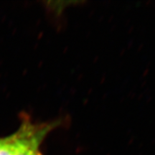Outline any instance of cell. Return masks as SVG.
Here are the masks:
<instances>
[{
    "mask_svg": "<svg viewBox=\"0 0 155 155\" xmlns=\"http://www.w3.org/2000/svg\"><path fill=\"white\" fill-rule=\"evenodd\" d=\"M22 139V129H19L12 134L0 138V155H16Z\"/></svg>",
    "mask_w": 155,
    "mask_h": 155,
    "instance_id": "2",
    "label": "cell"
},
{
    "mask_svg": "<svg viewBox=\"0 0 155 155\" xmlns=\"http://www.w3.org/2000/svg\"><path fill=\"white\" fill-rule=\"evenodd\" d=\"M60 124L59 121L35 123L24 116L20 124L22 139L16 155H42L40 147L45 138Z\"/></svg>",
    "mask_w": 155,
    "mask_h": 155,
    "instance_id": "1",
    "label": "cell"
}]
</instances>
